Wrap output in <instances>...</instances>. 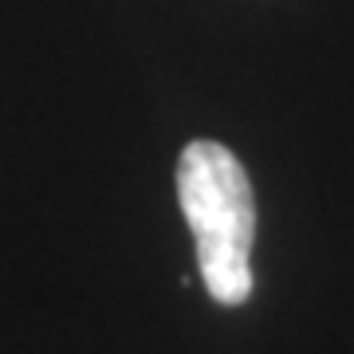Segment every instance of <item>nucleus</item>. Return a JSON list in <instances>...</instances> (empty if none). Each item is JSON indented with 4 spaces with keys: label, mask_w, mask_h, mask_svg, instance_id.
Returning a JSON list of instances; mask_svg holds the SVG:
<instances>
[{
    "label": "nucleus",
    "mask_w": 354,
    "mask_h": 354,
    "mask_svg": "<svg viewBox=\"0 0 354 354\" xmlns=\"http://www.w3.org/2000/svg\"><path fill=\"white\" fill-rule=\"evenodd\" d=\"M177 197L197 244L205 291L216 304L241 307L252 295L256 241V197L244 165L221 142H189L177 162Z\"/></svg>",
    "instance_id": "1"
}]
</instances>
